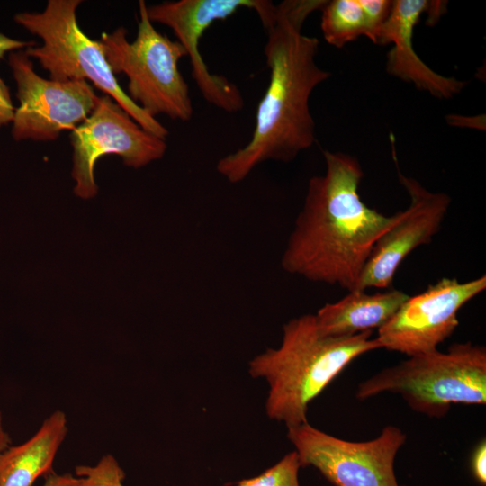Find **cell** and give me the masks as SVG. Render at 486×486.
Wrapping results in <instances>:
<instances>
[{
  "label": "cell",
  "mask_w": 486,
  "mask_h": 486,
  "mask_svg": "<svg viewBox=\"0 0 486 486\" xmlns=\"http://www.w3.org/2000/svg\"><path fill=\"white\" fill-rule=\"evenodd\" d=\"M301 467L316 468L335 486H403L399 484L394 462L407 436L387 425L371 440L352 442L321 431L308 422L287 428Z\"/></svg>",
  "instance_id": "cell-7"
},
{
  "label": "cell",
  "mask_w": 486,
  "mask_h": 486,
  "mask_svg": "<svg viewBox=\"0 0 486 486\" xmlns=\"http://www.w3.org/2000/svg\"><path fill=\"white\" fill-rule=\"evenodd\" d=\"M300 468L299 457L294 450L259 475L241 480L236 486H300Z\"/></svg>",
  "instance_id": "cell-17"
},
{
  "label": "cell",
  "mask_w": 486,
  "mask_h": 486,
  "mask_svg": "<svg viewBox=\"0 0 486 486\" xmlns=\"http://www.w3.org/2000/svg\"><path fill=\"white\" fill-rule=\"evenodd\" d=\"M326 1L287 0L276 4L274 20L265 27L269 82L257 105L252 136L216 165L217 172L230 183L242 182L266 161L289 163L315 142L310 97L330 73L315 61L319 40L304 35L302 28Z\"/></svg>",
  "instance_id": "cell-1"
},
{
  "label": "cell",
  "mask_w": 486,
  "mask_h": 486,
  "mask_svg": "<svg viewBox=\"0 0 486 486\" xmlns=\"http://www.w3.org/2000/svg\"><path fill=\"white\" fill-rule=\"evenodd\" d=\"M446 11V3L443 1H393L392 12L376 41L380 45L393 44L387 54L386 70L390 75L439 99L454 97L464 89L466 82L439 75L426 65L414 50L413 32L424 14L433 23Z\"/></svg>",
  "instance_id": "cell-13"
},
{
  "label": "cell",
  "mask_w": 486,
  "mask_h": 486,
  "mask_svg": "<svg viewBox=\"0 0 486 486\" xmlns=\"http://www.w3.org/2000/svg\"><path fill=\"white\" fill-rule=\"evenodd\" d=\"M68 433L67 418L56 410L27 441L9 446L0 457V486H32L55 472L53 462Z\"/></svg>",
  "instance_id": "cell-15"
},
{
  "label": "cell",
  "mask_w": 486,
  "mask_h": 486,
  "mask_svg": "<svg viewBox=\"0 0 486 486\" xmlns=\"http://www.w3.org/2000/svg\"><path fill=\"white\" fill-rule=\"evenodd\" d=\"M326 172L309 180L304 202L287 239L281 266L308 281L358 289L372 250L399 219L386 216L361 199L364 176L358 160L324 152Z\"/></svg>",
  "instance_id": "cell-2"
},
{
  "label": "cell",
  "mask_w": 486,
  "mask_h": 486,
  "mask_svg": "<svg viewBox=\"0 0 486 486\" xmlns=\"http://www.w3.org/2000/svg\"><path fill=\"white\" fill-rule=\"evenodd\" d=\"M85 476L76 478L71 474L53 472L45 477L43 486H101L97 478L89 471H84Z\"/></svg>",
  "instance_id": "cell-19"
},
{
  "label": "cell",
  "mask_w": 486,
  "mask_h": 486,
  "mask_svg": "<svg viewBox=\"0 0 486 486\" xmlns=\"http://www.w3.org/2000/svg\"><path fill=\"white\" fill-rule=\"evenodd\" d=\"M70 140L74 192L83 199L97 193L94 168L101 157L114 154L126 166L140 168L163 158L167 148L165 140L146 131L107 94L99 97L92 113L73 130Z\"/></svg>",
  "instance_id": "cell-10"
},
{
  "label": "cell",
  "mask_w": 486,
  "mask_h": 486,
  "mask_svg": "<svg viewBox=\"0 0 486 486\" xmlns=\"http://www.w3.org/2000/svg\"><path fill=\"white\" fill-rule=\"evenodd\" d=\"M19 107L12 135L16 141H52L74 130L94 110L99 97L86 80L58 82L40 77L25 50L9 53Z\"/></svg>",
  "instance_id": "cell-9"
},
{
  "label": "cell",
  "mask_w": 486,
  "mask_h": 486,
  "mask_svg": "<svg viewBox=\"0 0 486 486\" xmlns=\"http://www.w3.org/2000/svg\"><path fill=\"white\" fill-rule=\"evenodd\" d=\"M398 177L410 196V204L376 241L357 290L388 289L406 256L418 247L431 242L448 211L451 198L446 194L428 191L399 168Z\"/></svg>",
  "instance_id": "cell-12"
},
{
  "label": "cell",
  "mask_w": 486,
  "mask_h": 486,
  "mask_svg": "<svg viewBox=\"0 0 486 486\" xmlns=\"http://www.w3.org/2000/svg\"><path fill=\"white\" fill-rule=\"evenodd\" d=\"M35 44L34 41H23L9 38L0 32V58L7 52L21 50L22 49L26 50L29 47L35 46Z\"/></svg>",
  "instance_id": "cell-22"
},
{
  "label": "cell",
  "mask_w": 486,
  "mask_h": 486,
  "mask_svg": "<svg viewBox=\"0 0 486 486\" xmlns=\"http://www.w3.org/2000/svg\"><path fill=\"white\" fill-rule=\"evenodd\" d=\"M321 11L320 29L325 40L336 47L368 37V26L359 0L326 1Z\"/></svg>",
  "instance_id": "cell-16"
},
{
  "label": "cell",
  "mask_w": 486,
  "mask_h": 486,
  "mask_svg": "<svg viewBox=\"0 0 486 486\" xmlns=\"http://www.w3.org/2000/svg\"><path fill=\"white\" fill-rule=\"evenodd\" d=\"M10 443L11 438L4 428L3 418L0 413V457L4 451L10 446Z\"/></svg>",
  "instance_id": "cell-23"
},
{
  "label": "cell",
  "mask_w": 486,
  "mask_h": 486,
  "mask_svg": "<svg viewBox=\"0 0 486 486\" xmlns=\"http://www.w3.org/2000/svg\"><path fill=\"white\" fill-rule=\"evenodd\" d=\"M472 472L476 481L486 484V441L482 440L474 449L472 456Z\"/></svg>",
  "instance_id": "cell-20"
},
{
  "label": "cell",
  "mask_w": 486,
  "mask_h": 486,
  "mask_svg": "<svg viewBox=\"0 0 486 486\" xmlns=\"http://www.w3.org/2000/svg\"><path fill=\"white\" fill-rule=\"evenodd\" d=\"M382 392L400 395L415 412L445 417L452 404L486 403V348L472 342L452 344L446 352L409 356L359 383L364 400Z\"/></svg>",
  "instance_id": "cell-4"
},
{
  "label": "cell",
  "mask_w": 486,
  "mask_h": 486,
  "mask_svg": "<svg viewBox=\"0 0 486 486\" xmlns=\"http://www.w3.org/2000/svg\"><path fill=\"white\" fill-rule=\"evenodd\" d=\"M409 297L388 289L373 294L356 290L337 302L322 306L315 316L319 331L327 337L345 338L383 326Z\"/></svg>",
  "instance_id": "cell-14"
},
{
  "label": "cell",
  "mask_w": 486,
  "mask_h": 486,
  "mask_svg": "<svg viewBox=\"0 0 486 486\" xmlns=\"http://www.w3.org/2000/svg\"><path fill=\"white\" fill-rule=\"evenodd\" d=\"M373 331L351 337L322 335L314 314L290 320L282 343L255 356L248 366L254 378H265L269 390L266 411L287 428L308 422L309 404L356 357L381 348Z\"/></svg>",
  "instance_id": "cell-3"
},
{
  "label": "cell",
  "mask_w": 486,
  "mask_h": 486,
  "mask_svg": "<svg viewBox=\"0 0 486 486\" xmlns=\"http://www.w3.org/2000/svg\"><path fill=\"white\" fill-rule=\"evenodd\" d=\"M81 0H49L41 13H19L17 23L41 38L40 47L25 50L50 73V80H90L112 98L146 131L166 140L168 130L134 103L120 86L98 40L78 26L76 9Z\"/></svg>",
  "instance_id": "cell-5"
},
{
  "label": "cell",
  "mask_w": 486,
  "mask_h": 486,
  "mask_svg": "<svg viewBox=\"0 0 486 486\" xmlns=\"http://www.w3.org/2000/svg\"><path fill=\"white\" fill-rule=\"evenodd\" d=\"M276 4L267 0H179L147 7L150 22L169 27L190 59L191 76L206 102L230 113L244 107L238 87L227 77L210 72L200 53L204 32L216 21L226 20L241 9L256 13L262 25L273 17Z\"/></svg>",
  "instance_id": "cell-8"
},
{
  "label": "cell",
  "mask_w": 486,
  "mask_h": 486,
  "mask_svg": "<svg viewBox=\"0 0 486 486\" xmlns=\"http://www.w3.org/2000/svg\"><path fill=\"white\" fill-rule=\"evenodd\" d=\"M145 1H139L140 21L135 40H127V31L119 27L102 33L98 40L114 75L129 79V97L148 114H165L172 120L188 122L194 114L189 86L178 63L186 56L177 40H171L153 26Z\"/></svg>",
  "instance_id": "cell-6"
},
{
  "label": "cell",
  "mask_w": 486,
  "mask_h": 486,
  "mask_svg": "<svg viewBox=\"0 0 486 486\" xmlns=\"http://www.w3.org/2000/svg\"><path fill=\"white\" fill-rule=\"evenodd\" d=\"M368 26V39L376 44L382 26L388 19L393 1L391 0H359Z\"/></svg>",
  "instance_id": "cell-18"
},
{
  "label": "cell",
  "mask_w": 486,
  "mask_h": 486,
  "mask_svg": "<svg viewBox=\"0 0 486 486\" xmlns=\"http://www.w3.org/2000/svg\"><path fill=\"white\" fill-rule=\"evenodd\" d=\"M14 111L9 89L0 77V128L13 122Z\"/></svg>",
  "instance_id": "cell-21"
},
{
  "label": "cell",
  "mask_w": 486,
  "mask_h": 486,
  "mask_svg": "<svg viewBox=\"0 0 486 486\" xmlns=\"http://www.w3.org/2000/svg\"><path fill=\"white\" fill-rule=\"evenodd\" d=\"M486 288V276L460 283L444 277L422 292L409 296L378 328L381 347L408 356L437 349L459 325V310Z\"/></svg>",
  "instance_id": "cell-11"
}]
</instances>
